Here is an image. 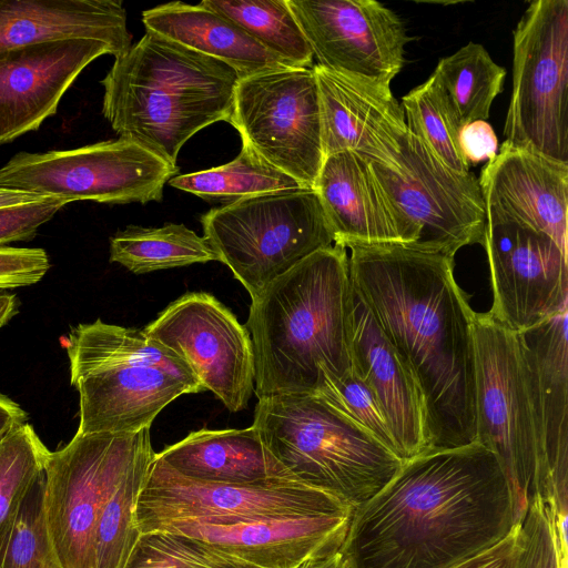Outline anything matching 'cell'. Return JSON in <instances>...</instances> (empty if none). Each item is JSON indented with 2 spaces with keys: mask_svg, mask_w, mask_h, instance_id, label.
<instances>
[{
  "mask_svg": "<svg viewBox=\"0 0 568 568\" xmlns=\"http://www.w3.org/2000/svg\"><path fill=\"white\" fill-rule=\"evenodd\" d=\"M371 165L410 227V248L454 258L462 247L481 243L486 212L474 173L450 170L409 130L388 164Z\"/></svg>",
  "mask_w": 568,
  "mask_h": 568,
  "instance_id": "13",
  "label": "cell"
},
{
  "mask_svg": "<svg viewBox=\"0 0 568 568\" xmlns=\"http://www.w3.org/2000/svg\"><path fill=\"white\" fill-rule=\"evenodd\" d=\"M79 394L78 433H136L184 394L203 392L191 368L143 331L97 320L63 339Z\"/></svg>",
  "mask_w": 568,
  "mask_h": 568,
  "instance_id": "5",
  "label": "cell"
},
{
  "mask_svg": "<svg viewBox=\"0 0 568 568\" xmlns=\"http://www.w3.org/2000/svg\"><path fill=\"white\" fill-rule=\"evenodd\" d=\"M69 203L64 199L44 197L31 203L0 207V247L12 242L31 240L41 225Z\"/></svg>",
  "mask_w": 568,
  "mask_h": 568,
  "instance_id": "39",
  "label": "cell"
},
{
  "mask_svg": "<svg viewBox=\"0 0 568 568\" xmlns=\"http://www.w3.org/2000/svg\"><path fill=\"white\" fill-rule=\"evenodd\" d=\"M124 568H255L202 540L173 532L142 534Z\"/></svg>",
  "mask_w": 568,
  "mask_h": 568,
  "instance_id": "36",
  "label": "cell"
},
{
  "mask_svg": "<svg viewBox=\"0 0 568 568\" xmlns=\"http://www.w3.org/2000/svg\"><path fill=\"white\" fill-rule=\"evenodd\" d=\"M114 51L93 39H70L24 47L0 58V144L13 141L54 115L79 74Z\"/></svg>",
  "mask_w": 568,
  "mask_h": 568,
  "instance_id": "18",
  "label": "cell"
},
{
  "mask_svg": "<svg viewBox=\"0 0 568 568\" xmlns=\"http://www.w3.org/2000/svg\"><path fill=\"white\" fill-rule=\"evenodd\" d=\"M501 146L568 164V1L529 3L514 30Z\"/></svg>",
  "mask_w": 568,
  "mask_h": 568,
  "instance_id": "9",
  "label": "cell"
},
{
  "mask_svg": "<svg viewBox=\"0 0 568 568\" xmlns=\"http://www.w3.org/2000/svg\"><path fill=\"white\" fill-rule=\"evenodd\" d=\"M324 155L349 151L388 164L407 128L390 85L314 64Z\"/></svg>",
  "mask_w": 568,
  "mask_h": 568,
  "instance_id": "19",
  "label": "cell"
},
{
  "mask_svg": "<svg viewBox=\"0 0 568 568\" xmlns=\"http://www.w3.org/2000/svg\"><path fill=\"white\" fill-rule=\"evenodd\" d=\"M346 248L333 244L303 258L251 302L246 329L257 399L315 393L322 374L352 372Z\"/></svg>",
  "mask_w": 568,
  "mask_h": 568,
  "instance_id": "3",
  "label": "cell"
},
{
  "mask_svg": "<svg viewBox=\"0 0 568 568\" xmlns=\"http://www.w3.org/2000/svg\"><path fill=\"white\" fill-rule=\"evenodd\" d=\"M486 221L514 222L567 247L568 164L500 146L478 179Z\"/></svg>",
  "mask_w": 568,
  "mask_h": 568,
  "instance_id": "20",
  "label": "cell"
},
{
  "mask_svg": "<svg viewBox=\"0 0 568 568\" xmlns=\"http://www.w3.org/2000/svg\"><path fill=\"white\" fill-rule=\"evenodd\" d=\"M143 333L178 355L204 390L232 413L254 392V354L248 331L217 298L186 293L162 311Z\"/></svg>",
  "mask_w": 568,
  "mask_h": 568,
  "instance_id": "15",
  "label": "cell"
},
{
  "mask_svg": "<svg viewBox=\"0 0 568 568\" xmlns=\"http://www.w3.org/2000/svg\"><path fill=\"white\" fill-rule=\"evenodd\" d=\"M18 313V298L7 290H0V328Z\"/></svg>",
  "mask_w": 568,
  "mask_h": 568,
  "instance_id": "46",
  "label": "cell"
},
{
  "mask_svg": "<svg viewBox=\"0 0 568 568\" xmlns=\"http://www.w3.org/2000/svg\"><path fill=\"white\" fill-rule=\"evenodd\" d=\"M49 453L28 422L0 439V536L44 474Z\"/></svg>",
  "mask_w": 568,
  "mask_h": 568,
  "instance_id": "34",
  "label": "cell"
},
{
  "mask_svg": "<svg viewBox=\"0 0 568 568\" xmlns=\"http://www.w3.org/2000/svg\"><path fill=\"white\" fill-rule=\"evenodd\" d=\"M296 568H349V564L344 552L338 549L323 556L310 558Z\"/></svg>",
  "mask_w": 568,
  "mask_h": 568,
  "instance_id": "44",
  "label": "cell"
},
{
  "mask_svg": "<svg viewBox=\"0 0 568 568\" xmlns=\"http://www.w3.org/2000/svg\"><path fill=\"white\" fill-rule=\"evenodd\" d=\"M176 173L178 166L159 154L119 138L71 150L20 152L0 168V186L70 203L145 204L160 202Z\"/></svg>",
  "mask_w": 568,
  "mask_h": 568,
  "instance_id": "12",
  "label": "cell"
},
{
  "mask_svg": "<svg viewBox=\"0 0 568 568\" xmlns=\"http://www.w3.org/2000/svg\"><path fill=\"white\" fill-rule=\"evenodd\" d=\"M353 513L275 517L230 525L179 524L159 532L202 540L255 568H296L310 558L341 549Z\"/></svg>",
  "mask_w": 568,
  "mask_h": 568,
  "instance_id": "21",
  "label": "cell"
},
{
  "mask_svg": "<svg viewBox=\"0 0 568 568\" xmlns=\"http://www.w3.org/2000/svg\"><path fill=\"white\" fill-rule=\"evenodd\" d=\"M433 73L448 94L463 125L489 118L490 106L501 92L506 75L505 69L491 59L484 45L475 42L440 59Z\"/></svg>",
  "mask_w": 568,
  "mask_h": 568,
  "instance_id": "32",
  "label": "cell"
},
{
  "mask_svg": "<svg viewBox=\"0 0 568 568\" xmlns=\"http://www.w3.org/2000/svg\"><path fill=\"white\" fill-rule=\"evenodd\" d=\"M521 548V521H518L498 542L446 568H519Z\"/></svg>",
  "mask_w": 568,
  "mask_h": 568,
  "instance_id": "41",
  "label": "cell"
},
{
  "mask_svg": "<svg viewBox=\"0 0 568 568\" xmlns=\"http://www.w3.org/2000/svg\"><path fill=\"white\" fill-rule=\"evenodd\" d=\"M519 568H568L558 548L554 498L531 497L521 518Z\"/></svg>",
  "mask_w": 568,
  "mask_h": 568,
  "instance_id": "38",
  "label": "cell"
},
{
  "mask_svg": "<svg viewBox=\"0 0 568 568\" xmlns=\"http://www.w3.org/2000/svg\"><path fill=\"white\" fill-rule=\"evenodd\" d=\"M27 418L19 404L0 394V439L14 427L27 423Z\"/></svg>",
  "mask_w": 568,
  "mask_h": 568,
  "instance_id": "43",
  "label": "cell"
},
{
  "mask_svg": "<svg viewBox=\"0 0 568 568\" xmlns=\"http://www.w3.org/2000/svg\"><path fill=\"white\" fill-rule=\"evenodd\" d=\"M142 22L146 31L222 61L240 79L288 67L237 24L200 3L160 4L144 10Z\"/></svg>",
  "mask_w": 568,
  "mask_h": 568,
  "instance_id": "26",
  "label": "cell"
},
{
  "mask_svg": "<svg viewBox=\"0 0 568 568\" xmlns=\"http://www.w3.org/2000/svg\"><path fill=\"white\" fill-rule=\"evenodd\" d=\"M70 39L99 40L114 58L131 44L118 0H0V58L10 51Z\"/></svg>",
  "mask_w": 568,
  "mask_h": 568,
  "instance_id": "25",
  "label": "cell"
},
{
  "mask_svg": "<svg viewBox=\"0 0 568 568\" xmlns=\"http://www.w3.org/2000/svg\"><path fill=\"white\" fill-rule=\"evenodd\" d=\"M567 318L568 308L518 333L559 516H568Z\"/></svg>",
  "mask_w": 568,
  "mask_h": 568,
  "instance_id": "24",
  "label": "cell"
},
{
  "mask_svg": "<svg viewBox=\"0 0 568 568\" xmlns=\"http://www.w3.org/2000/svg\"><path fill=\"white\" fill-rule=\"evenodd\" d=\"M473 334L477 442L498 459L518 523L531 497L554 498L529 372L518 333L487 312L475 314Z\"/></svg>",
  "mask_w": 568,
  "mask_h": 568,
  "instance_id": "7",
  "label": "cell"
},
{
  "mask_svg": "<svg viewBox=\"0 0 568 568\" xmlns=\"http://www.w3.org/2000/svg\"><path fill=\"white\" fill-rule=\"evenodd\" d=\"M44 197H49V196H41V195L32 194L29 192L20 191V190H13V189H7V187L0 186V207L31 203V202L40 201Z\"/></svg>",
  "mask_w": 568,
  "mask_h": 568,
  "instance_id": "45",
  "label": "cell"
},
{
  "mask_svg": "<svg viewBox=\"0 0 568 568\" xmlns=\"http://www.w3.org/2000/svg\"><path fill=\"white\" fill-rule=\"evenodd\" d=\"M253 426L275 477L326 490L354 508L377 494L403 464L315 393L260 398Z\"/></svg>",
  "mask_w": 568,
  "mask_h": 568,
  "instance_id": "6",
  "label": "cell"
},
{
  "mask_svg": "<svg viewBox=\"0 0 568 568\" xmlns=\"http://www.w3.org/2000/svg\"><path fill=\"white\" fill-rule=\"evenodd\" d=\"M155 455L150 439L104 504L94 534V568L125 567L141 535L135 526L134 508Z\"/></svg>",
  "mask_w": 568,
  "mask_h": 568,
  "instance_id": "29",
  "label": "cell"
},
{
  "mask_svg": "<svg viewBox=\"0 0 568 568\" xmlns=\"http://www.w3.org/2000/svg\"><path fill=\"white\" fill-rule=\"evenodd\" d=\"M348 248L352 286L419 390L428 449L476 443V312L454 258L399 244Z\"/></svg>",
  "mask_w": 568,
  "mask_h": 568,
  "instance_id": "1",
  "label": "cell"
},
{
  "mask_svg": "<svg viewBox=\"0 0 568 568\" xmlns=\"http://www.w3.org/2000/svg\"><path fill=\"white\" fill-rule=\"evenodd\" d=\"M204 237L256 298L274 280L315 251L334 244L314 189L246 197L201 216Z\"/></svg>",
  "mask_w": 568,
  "mask_h": 568,
  "instance_id": "8",
  "label": "cell"
},
{
  "mask_svg": "<svg viewBox=\"0 0 568 568\" xmlns=\"http://www.w3.org/2000/svg\"><path fill=\"white\" fill-rule=\"evenodd\" d=\"M354 509L336 495L296 479L274 477L251 484L193 480L155 455L136 500L134 521L142 535L179 524L230 525Z\"/></svg>",
  "mask_w": 568,
  "mask_h": 568,
  "instance_id": "10",
  "label": "cell"
},
{
  "mask_svg": "<svg viewBox=\"0 0 568 568\" xmlns=\"http://www.w3.org/2000/svg\"><path fill=\"white\" fill-rule=\"evenodd\" d=\"M150 428L136 433H75L50 452L44 467V517L63 568H94V534L100 513Z\"/></svg>",
  "mask_w": 568,
  "mask_h": 568,
  "instance_id": "11",
  "label": "cell"
},
{
  "mask_svg": "<svg viewBox=\"0 0 568 568\" xmlns=\"http://www.w3.org/2000/svg\"><path fill=\"white\" fill-rule=\"evenodd\" d=\"M239 79L222 61L146 31L101 80L102 113L119 138L176 165L195 133L229 122Z\"/></svg>",
  "mask_w": 568,
  "mask_h": 568,
  "instance_id": "4",
  "label": "cell"
},
{
  "mask_svg": "<svg viewBox=\"0 0 568 568\" xmlns=\"http://www.w3.org/2000/svg\"><path fill=\"white\" fill-rule=\"evenodd\" d=\"M49 268V257L43 248L0 247V290L33 285Z\"/></svg>",
  "mask_w": 568,
  "mask_h": 568,
  "instance_id": "40",
  "label": "cell"
},
{
  "mask_svg": "<svg viewBox=\"0 0 568 568\" xmlns=\"http://www.w3.org/2000/svg\"><path fill=\"white\" fill-rule=\"evenodd\" d=\"M314 190L334 244L413 245L407 221L381 186L371 162L359 154L344 151L325 156Z\"/></svg>",
  "mask_w": 568,
  "mask_h": 568,
  "instance_id": "22",
  "label": "cell"
},
{
  "mask_svg": "<svg viewBox=\"0 0 568 568\" xmlns=\"http://www.w3.org/2000/svg\"><path fill=\"white\" fill-rule=\"evenodd\" d=\"M485 248L493 291L487 312L523 332L568 308V253L548 235L505 221H486Z\"/></svg>",
  "mask_w": 568,
  "mask_h": 568,
  "instance_id": "16",
  "label": "cell"
},
{
  "mask_svg": "<svg viewBox=\"0 0 568 568\" xmlns=\"http://www.w3.org/2000/svg\"><path fill=\"white\" fill-rule=\"evenodd\" d=\"M317 64L390 85L409 41L400 18L375 0H286Z\"/></svg>",
  "mask_w": 568,
  "mask_h": 568,
  "instance_id": "17",
  "label": "cell"
},
{
  "mask_svg": "<svg viewBox=\"0 0 568 568\" xmlns=\"http://www.w3.org/2000/svg\"><path fill=\"white\" fill-rule=\"evenodd\" d=\"M292 68H312L313 51L286 0H203Z\"/></svg>",
  "mask_w": 568,
  "mask_h": 568,
  "instance_id": "30",
  "label": "cell"
},
{
  "mask_svg": "<svg viewBox=\"0 0 568 568\" xmlns=\"http://www.w3.org/2000/svg\"><path fill=\"white\" fill-rule=\"evenodd\" d=\"M406 128L450 170L465 174L469 166L458 145L460 119L437 77L412 89L400 103Z\"/></svg>",
  "mask_w": 568,
  "mask_h": 568,
  "instance_id": "33",
  "label": "cell"
},
{
  "mask_svg": "<svg viewBox=\"0 0 568 568\" xmlns=\"http://www.w3.org/2000/svg\"><path fill=\"white\" fill-rule=\"evenodd\" d=\"M156 458L181 476L200 481L251 484L275 477L253 425L190 433Z\"/></svg>",
  "mask_w": 568,
  "mask_h": 568,
  "instance_id": "27",
  "label": "cell"
},
{
  "mask_svg": "<svg viewBox=\"0 0 568 568\" xmlns=\"http://www.w3.org/2000/svg\"><path fill=\"white\" fill-rule=\"evenodd\" d=\"M458 145L468 166L489 162L498 153V139L491 125L485 120L464 124L458 133Z\"/></svg>",
  "mask_w": 568,
  "mask_h": 568,
  "instance_id": "42",
  "label": "cell"
},
{
  "mask_svg": "<svg viewBox=\"0 0 568 568\" xmlns=\"http://www.w3.org/2000/svg\"><path fill=\"white\" fill-rule=\"evenodd\" d=\"M110 261L135 274L217 261L204 236L184 224L130 225L110 239Z\"/></svg>",
  "mask_w": 568,
  "mask_h": 568,
  "instance_id": "28",
  "label": "cell"
},
{
  "mask_svg": "<svg viewBox=\"0 0 568 568\" xmlns=\"http://www.w3.org/2000/svg\"><path fill=\"white\" fill-rule=\"evenodd\" d=\"M348 343L352 372L377 399L397 456L404 462L427 450L425 414L417 385L353 286Z\"/></svg>",
  "mask_w": 568,
  "mask_h": 568,
  "instance_id": "23",
  "label": "cell"
},
{
  "mask_svg": "<svg viewBox=\"0 0 568 568\" xmlns=\"http://www.w3.org/2000/svg\"><path fill=\"white\" fill-rule=\"evenodd\" d=\"M509 481L478 442L427 449L354 509L341 550L349 568H446L515 526Z\"/></svg>",
  "mask_w": 568,
  "mask_h": 568,
  "instance_id": "2",
  "label": "cell"
},
{
  "mask_svg": "<svg viewBox=\"0 0 568 568\" xmlns=\"http://www.w3.org/2000/svg\"><path fill=\"white\" fill-rule=\"evenodd\" d=\"M315 394L397 456L390 429L377 399L353 372L343 377L322 374Z\"/></svg>",
  "mask_w": 568,
  "mask_h": 568,
  "instance_id": "37",
  "label": "cell"
},
{
  "mask_svg": "<svg viewBox=\"0 0 568 568\" xmlns=\"http://www.w3.org/2000/svg\"><path fill=\"white\" fill-rule=\"evenodd\" d=\"M229 122L242 143L314 189L325 155L313 68H280L239 79Z\"/></svg>",
  "mask_w": 568,
  "mask_h": 568,
  "instance_id": "14",
  "label": "cell"
},
{
  "mask_svg": "<svg viewBox=\"0 0 568 568\" xmlns=\"http://www.w3.org/2000/svg\"><path fill=\"white\" fill-rule=\"evenodd\" d=\"M169 184L205 200L227 203L267 193L305 189L243 143L240 153L231 162L175 175Z\"/></svg>",
  "mask_w": 568,
  "mask_h": 568,
  "instance_id": "31",
  "label": "cell"
},
{
  "mask_svg": "<svg viewBox=\"0 0 568 568\" xmlns=\"http://www.w3.org/2000/svg\"><path fill=\"white\" fill-rule=\"evenodd\" d=\"M44 474L0 536V568H63L44 517Z\"/></svg>",
  "mask_w": 568,
  "mask_h": 568,
  "instance_id": "35",
  "label": "cell"
}]
</instances>
